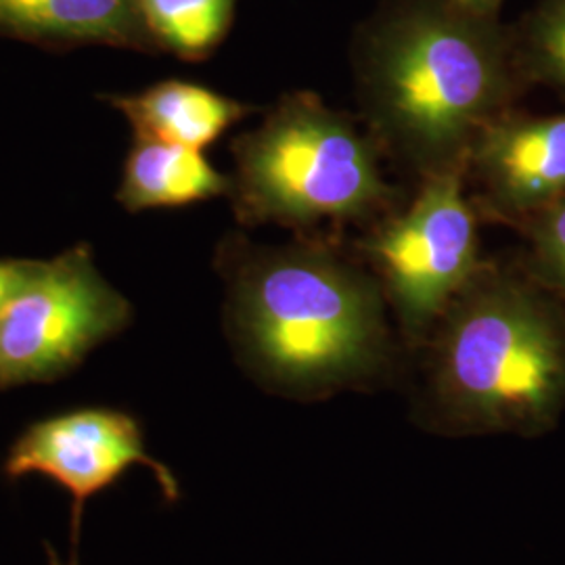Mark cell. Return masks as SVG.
I'll return each instance as SVG.
<instances>
[{
    "label": "cell",
    "mask_w": 565,
    "mask_h": 565,
    "mask_svg": "<svg viewBox=\"0 0 565 565\" xmlns=\"http://www.w3.org/2000/svg\"><path fill=\"white\" fill-rule=\"evenodd\" d=\"M114 105L132 124L137 139L172 142L203 151L243 120L252 107L191 82L166 81Z\"/></svg>",
    "instance_id": "9c48e42d"
},
{
    "label": "cell",
    "mask_w": 565,
    "mask_h": 565,
    "mask_svg": "<svg viewBox=\"0 0 565 565\" xmlns=\"http://www.w3.org/2000/svg\"><path fill=\"white\" fill-rule=\"evenodd\" d=\"M228 327L243 363L266 387L323 398L382 377L394 345L382 285L327 239L233 245Z\"/></svg>",
    "instance_id": "7a4b0ae2"
},
{
    "label": "cell",
    "mask_w": 565,
    "mask_h": 565,
    "mask_svg": "<svg viewBox=\"0 0 565 565\" xmlns=\"http://www.w3.org/2000/svg\"><path fill=\"white\" fill-rule=\"evenodd\" d=\"M478 214L524 226L565 195V116L492 121L467 163Z\"/></svg>",
    "instance_id": "ba28073f"
},
{
    "label": "cell",
    "mask_w": 565,
    "mask_h": 565,
    "mask_svg": "<svg viewBox=\"0 0 565 565\" xmlns=\"http://www.w3.org/2000/svg\"><path fill=\"white\" fill-rule=\"evenodd\" d=\"M455 2L461 4L467 11L478 13V15H492L501 0H455Z\"/></svg>",
    "instance_id": "2e32d148"
},
{
    "label": "cell",
    "mask_w": 565,
    "mask_h": 565,
    "mask_svg": "<svg viewBox=\"0 0 565 565\" xmlns=\"http://www.w3.org/2000/svg\"><path fill=\"white\" fill-rule=\"evenodd\" d=\"M465 184V170L425 179L406 207L371 224L356 245L411 345H424L448 303L484 263L480 214Z\"/></svg>",
    "instance_id": "5b68a950"
},
{
    "label": "cell",
    "mask_w": 565,
    "mask_h": 565,
    "mask_svg": "<svg viewBox=\"0 0 565 565\" xmlns=\"http://www.w3.org/2000/svg\"><path fill=\"white\" fill-rule=\"evenodd\" d=\"M128 317L130 306L82 247L42 264L39 277L0 312V382L60 375Z\"/></svg>",
    "instance_id": "8992f818"
},
{
    "label": "cell",
    "mask_w": 565,
    "mask_h": 565,
    "mask_svg": "<svg viewBox=\"0 0 565 565\" xmlns=\"http://www.w3.org/2000/svg\"><path fill=\"white\" fill-rule=\"evenodd\" d=\"M455 0H419L382 21L356 57V102L382 156L419 181L465 170L473 145L511 111L520 61Z\"/></svg>",
    "instance_id": "6da1fadb"
},
{
    "label": "cell",
    "mask_w": 565,
    "mask_h": 565,
    "mask_svg": "<svg viewBox=\"0 0 565 565\" xmlns=\"http://www.w3.org/2000/svg\"><path fill=\"white\" fill-rule=\"evenodd\" d=\"M132 465L149 467L163 492L170 499L177 497V480L147 455L135 419L118 411L93 408L32 425L13 446L7 471L13 478L42 473L67 488L74 497V530H78L84 503Z\"/></svg>",
    "instance_id": "52a82bcc"
},
{
    "label": "cell",
    "mask_w": 565,
    "mask_h": 565,
    "mask_svg": "<svg viewBox=\"0 0 565 565\" xmlns=\"http://www.w3.org/2000/svg\"><path fill=\"white\" fill-rule=\"evenodd\" d=\"M522 72L565 95V0H548L530 23Z\"/></svg>",
    "instance_id": "7c38bea8"
},
{
    "label": "cell",
    "mask_w": 565,
    "mask_h": 565,
    "mask_svg": "<svg viewBox=\"0 0 565 565\" xmlns=\"http://www.w3.org/2000/svg\"><path fill=\"white\" fill-rule=\"evenodd\" d=\"M233 156L231 195L245 226L324 239L321 228L375 224L398 210L401 189L385 181L380 147L310 90L281 97L233 142Z\"/></svg>",
    "instance_id": "277c9868"
},
{
    "label": "cell",
    "mask_w": 565,
    "mask_h": 565,
    "mask_svg": "<svg viewBox=\"0 0 565 565\" xmlns=\"http://www.w3.org/2000/svg\"><path fill=\"white\" fill-rule=\"evenodd\" d=\"M425 411L448 434H541L565 403V319L520 277L482 263L431 329Z\"/></svg>",
    "instance_id": "3957f363"
},
{
    "label": "cell",
    "mask_w": 565,
    "mask_h": 565,
    "mask_svg": "<svg viewBox=\"0 0 565 565\" xmlns=\"http://www.w3.org/2000/svg\"><path fill=\"white\" fill-rule=\"evenodd\" d=\"M524 226L530 233L536 277L565 298V195Z\"/></svg>",
    "instance_id": "4fadbf2b"
},
{
    "label": "cell",
    "mask_w": 565,
    "mask_h": 565,
    "mask_svg": "<svg viewBox=\"0 0 565 565\" xmlns=\"http://www.w3.org/2000/svg\"><path fill=\"white\" fill-rule=\"evenodd\" d=\"M41 2L44 0H0V25L21 32V25H25Z\"/></svg>",
    "instance_id": "9a60e30c"
},
{
    "label": "cell",
    "mask_w": 565,
    "mask_h": 565,
    "mask_svg": "<svg viewBox=\"0 0 565 565\" xmlns=\"http://www.w3.org/2000/svg\"><path fill=\"white\" fill-rule=\"evenodd\" d=\"M55 565H60V564H55Z\"/></svg>",
    "instance_id": "e0dca14e"
},
{
    "label": "cell",
    "mask_w": 565,
    "mask_h": 565,
    "mask_svg": "<svg viewBox=\"0 0 565 565\" xmlns=\"http://www.w3.org/2000/svg\"><path fill=\"white\" fill-rule=\"evenodd\" d=\"M231 193V179L203 151L172 142L137 139L124 168L120 200L130 212L177 207Z\"/></svg>",
    "instance_id": "30bf717a"
},
{
    "label": "cell",
    "mask_w": 565,
    "mask_h": 565,
    "mask_svg": "<svg viewBox=\"0 0 565 565\" xmlns=\"http://www.w3.org/2000/svg\"><path fill=\"white\" fill-rule=\"evenodd\" d=\"M139 15L182 57H202L223 39L233 0H135Z\"/></svg>",
    "instance_id": "8fae6325"
},
{
    "label": "cell",
    "mask_w": 565,
    "mask_h": 565,
    "mask_svg": "<svg viewBox=\"0 0 565 565\" xmlns=\"http://www.w3.org/2000/svg\"><path fill=\"white\" fill-rule=\"evenodd\" d=\"M44 263H28V260H0V312L20 298L41 273Z\"/></svg>",
    "instance_id": "5bb4252c"
}]
</instances>
